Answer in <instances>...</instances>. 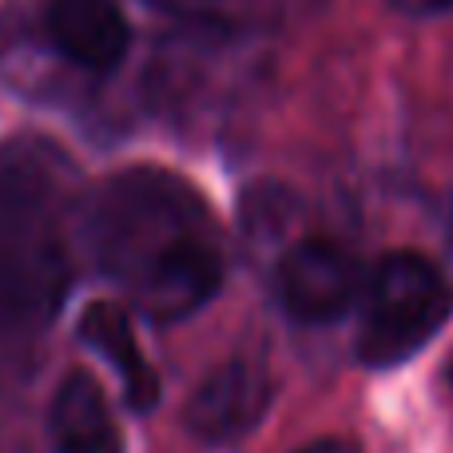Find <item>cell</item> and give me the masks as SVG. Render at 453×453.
<instances>
[{
	"mask_svg": "<svg viewBox=\"0 0 453 453\" xmlns=\"http://www.w3.org/2000/svg\"><path fill=\"white\" fill-rule=\"evenodd\" d=\"M96 271L151 322H183L223 287V234L196 183L167 167H124L80 207Z\"/></svg>",
	"mask_w": 453,
	"mask_h": 453,
	"instance_id": "1",
	"label": "cell"
},
{
	"mask_svg": "<svg viewBox=\"0 0 453 453\" xmlns=\"http://www.w3.org/2000/svg\"><path fill=\"white\" fill-rule=\"evenodd\" d=\"M76 172L44 135L0 143V338H36L72 287Z\"/></svg>",
	"mask_w": 453,
	"mask_h": 453,
	"instance_id": "2",
	"label": "cell"
},
{
	"mask_svg": "<svg viewBox=\"0 0 453 453\" xmlns=\"http://www.w3.org/2000/svg\"><path fill=\"white\" fill-rule=\"evenodd\" d=\"M453 311L449 282L418 250H390L374 263L362 290L358 350L362 366L390 370L434 342Z\"/></svg>",
	"mask_w": 453,
	"mask_h": 453,
	"instance_id": "3",
	"label": "cell"
},
{
	"mask_svg": "<svg viewBox=\"0 0 453 453\" xmlns=\"http://www.w3.org/2000/svg\"><path fill=\"white\" fill-rule=\"evenodd\" d=\"M366 290L362 266L342 242L311 234L274 266V295L295 322H334Z\"/></svg>",
	"mask_w": 453,
	"mask_h": 453,
	"instance_id": "4",
	"label": "cell"
},
{
	"mask_svg": "<svg viewBox=\"0 0 453 453\" xmlns=\"http://www.w3.org/2000/svg\"><path fill=\"white\" fill-rule=\"evenodd\" d=\"M271 374L258 362L231 358L196 386L183 410V426L207 446H234L258 430L271 410Z\"/></svg>",
	"mask_w": 453,
	"mask_h": 453,
	"instance_id": "5",
	"label": "cell"
},
{
	"mask_svg": "<svg viewBox=\"0 0 453 453\" xmlns=\"http://www.w3.org/2000/svg\"><path fill=\"white\" fill-rule=\"evenodd\" d=\"M44 28L56 52L92 76L116 72L132 48V28L119 0H48Z\"/></svg>",
	"mask_w": 453,
	"mask_h": 453,
	"instance_id": "6",
	"label": "cell"
},
{
	"mask_svg": "<svg viewBox=\"0 0 453 453\" xmlns=\"http://www.w3.org/2000/svg\"><path fill=\"white\" fill-rule=\"evenodd\" d=\"M76 338L88 346L92 354H100L111 366V374L119 378V390H124V402L135 410V414H148L159 402V374L148 362L140 338L132 330V319H127L124 306L108 303H92L84 314H80Z\"/></svg>",
	"mask_w": 453,
	"mask_h": 453,
	"instance_id": "7",
	"label": "cell"
},
{
	"mask_svg": "<svg viewBox=\"0 0 453 453\" xmlns=\"http://www.w3.org/2000/svg\"><path fill=\"white\" fill-rule=\"evenodd\" d=\"M48 441L52 453H124V434L96 378L76 370L56 386L48 402Z\"/></svg>",
	"mask_w": 453,
	"mask_h": 453,
	"instance_id": "8",
	"label": "cell"
},
{
	"mask_svg": "<svg viewBox=\"0 0 453 453\" xmlns=\"http://www.w3.org/2000/svg\"><path fill=\"white\" fill-rule=\"evenodd\" d=\"M394 12L414 16V20H430V16H441L453 8V0H386Z\"/></svg>",
	"mask_w": 453,
	"mask_h": 453,
	"instance_id": "9",
	"label": "cell"
},
{
	"mask_svg": "<svg viewBox=\"0 0 453 453\" xmlns=\"http://www.w3.org/2000/svg\"><path fill=\"white\" fill-rule=\"evenodd\" d=\"M298 453H362V449L354 446L350 438H319V441H311V446H303Z\"/></svg>",
	"mask_w": 453,
	"mask_h": 453,
	"instance_id": "10",
	"label": "cell"
}]
</instances>
